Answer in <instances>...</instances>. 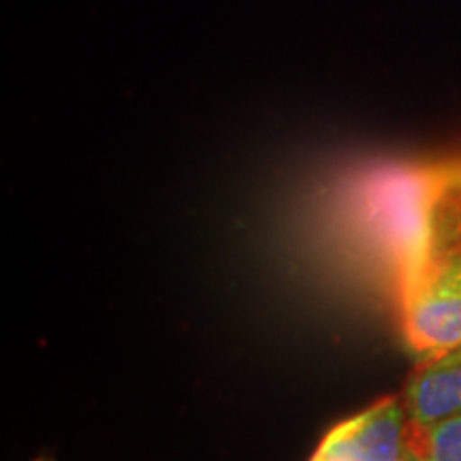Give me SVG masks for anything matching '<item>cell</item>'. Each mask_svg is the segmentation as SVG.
Returning a JSON list of instances; mask_svg holds the SVG:
<instances>
[{
  "mask_svg": "<svg viewBox=\"0 0 461 461\" xmlns=\"http://www.w3.org/2000/svg\"><path fill=\"white\" fill-rule=\"evenodd\" d=\"M440 177L436 167H395L363 186V216L400 276L402 302L412 295L429 269L431 203Z\"/></svg>",
  "mask_w": 461,
  "mask_h": 461,
  "instance_id": "cell-1",
  "label": "cell"
},
{
  "mask_svg": "<svg viewBox=\"0 0 461 461\" xmlns=\"http://www.w3.org/2000/svg\"><path fill=\"white\" fill-rule=\"evenodd\" d=\"M402 327L406 348L419 366L461 350V278L451 263L431 265L402 302Z\"/></svg>",
  "mask_w": 461,
  "mask_h": 461,
  "instance_id": "cell-2",
  "label": "cell"
},
{
  "mask_svg": "<svg viewBox=\"0 0 461 461\" xmlns=\"http://www.w3.org/2000/svg\"><path fill=\"white\" fill-rule=\"evenodd\" d=\"M406 431L403 402L384 397L336 425L310 461H406Z\"/></svg>",
  "mask_w": 461,
  "mask_h": 461,
  "instance_id": "cell-3",
  "label": "cell"
},
{
  "mask_svg": "<svg viewBox=\"0 0 461 461\" xmlns=\"http://www.w3.org/2000/svg\"><path fill=\"white\" fill-rule=\"evenodd\" d=\"M408 420L419 425L461 414V350L423 363L403 389Z\"/></svg>",
  "mask_w": 461,
  "mask_h": 461,
  "instance_id": "cell-4",
  "label": "cell"
},
{
  "mask_svg": "<svg viewBox=\"0 0 461 461\" xmlns=\"http://www.w3.org/2000/svg\"><path fill=\"white\" fill-rule=\"evenodd\" d=\"M461 255V163L440 165L431 203L429 267Z\"/></svg>",
  "mask_w": 461,
  "mask_h": 461,
  "instance_id": "cell-5",
  "label": "cell"
},
{
  "mask_svg": "<svg viewBox=\"0 0 461 461\" xmlns=\"http://www.w3.org/2000/svg\"><path fill=\"white\" fill-rule=\"evenodd\" d=\"M406 440L420 461H461V414L428 425L408 420Z\"/></svg>",
  "mask_w": 461,
  "mask_h": 461,
  "instance_id": "cell-6",
  "label": "cell"
},
{
  "mask_svg": "<svg viewBox=\"0 0 461 461\" xmlns=\"http://www.w3.org/2000/svg\"><path fill=\"white\" fill-rule=\"evenodd\" d=\"M451 263L455 265V269H457V274H459V278H461V255L451 257Z\"/></svg>",
  "mask_w": 461,
  "mask_h": 461,
  "instance_id": "cell-7",
  "label": "cell"
},
{
  "mask_svg": "<svg viewBox=\"0 0 461 461\" xmlns=\"http://www.w3.org/2000/svg\"><path fill=\"white\" fill-rule=\"evenodd\" d=\"M406 461H420L419 457H414V455L411 453V451H408V455H406Z\"/></svg>",
  "mask_w": 461,
  "mask_h": 461,
  "instance_id": "cell-8",
  "label": "cell"
}]
</instances>
